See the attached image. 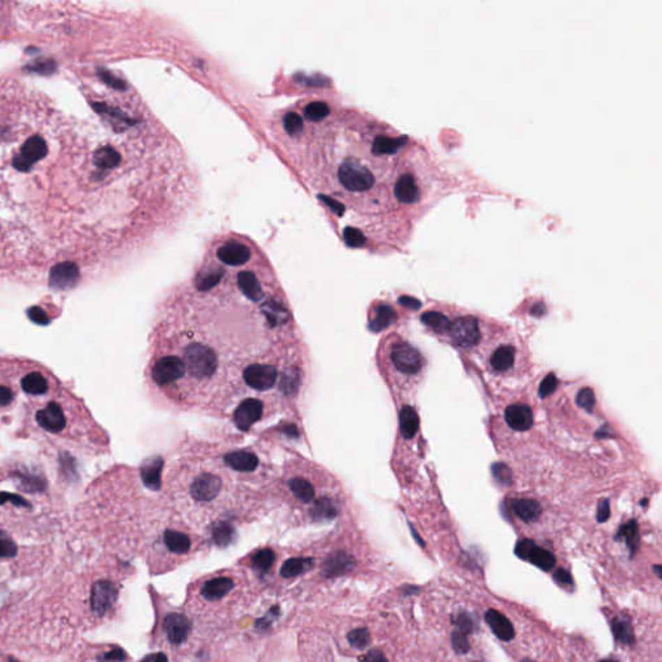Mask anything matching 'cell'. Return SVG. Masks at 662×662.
<instances>
[{"label": "cell", "instance_id": "6da1fadb", "mask_svg": "<svg viewBox=\"0 0 662 662\" xmlns=\"http://www.w3.org/2000/svg\"><path fill=\"white\" fill-rule=\"evenodd\" d=\"M51 95L27 73L0 77V266L50 269L53 287L121 237L140 163V122L110 75Z\"/></svg>", "mask_w": 662, "mask_h": 662}, {"label": "cell", "instance_id": "7a4b0ae2", "mask_svg": "<svg viewBox=\"0 0 662 662\" xmlns=\"http://www.w3.org/2000/svg\"><path fill=\"white\" fill-rule=\"evenodd\" d=\"M283 476V492L285 497L307 509L313 521H329L336 519L339 513V497L342 489L333 477L324 469L308 462L294 459L287 465Z\"/></svg>", "mask_w": 662, "mask_h": 662}, {"label": "cell", "instance_id": "3957f363", "mask_svg": "<svg viewBox=\"0 0 662 662\" xmlns=\"http://www.w3.org/2000/svg\"><path fill=\"white\" fill-rule=\"evenodd\" d=\"M615 648L598 662H661L660 615L618 610L610 618Z\"/></svg>", "mask_w": 662, "mask_h": 662}, {"label": "cell", "instance_id": "277c9868", "mask_svg": "<svg viewBox=\"0 0 662 662\" xmlns=\"http://www.w3.org/2000/svg\"><path fill=\"white\" fill-rule=\"evenodd\" d=\"M338 183L349 193H365L375 184V177L370 168L361 160L345 159L336 171Z\"/></svg>", "mask_w": 662, "mask_h": 662}, {"label": "cell", "instance_id": "5b68a950", "mask_svg": "<svg viewBox=\"0 0 662 662\" xmlns=\"http://www.w3.org/2000/svg\"><path fill=\"white\" fill-rule=\"evenodd\" d=\"M265 418V403L260 398L241 400L232 414V422L241 431H248Z\"/></svg>", "mask_w": 662, "mask_h": 662}, {"label": "cell", "instance_id": "8992f818", "mask_svg": "<svg viewBox=\"0 0 662 662\" xmlns=\"http://www.w3.org/2000/svg\"><path fill=\"white\" fill-rule=\"evenodd\" d=\"M391 360L398 371L414 375L423 366V357L413 345L404 342L396 343L391 349Z\"/></svg>", "mask_w": 662, "mask_h": 662}, {"label": "cell", "instance_id": "52a82bcc", "mask_svg": "<svg viewBox=\"0 0 662 662\" xmlns=\"http://www.w3.org/2000/svg\"><path fill=\"white\" fill-rule=\"evenodd\" d=\"M216 257L221 264L227 266H242L250 263L253 250L239 239H228L218 248Z\"/></svg>", "mask_w": 662, "mask_h": 662}, {"label": "cell", "instance_id": "ba28073f", "mask_svg": "<svg viewBox=\"0 0 662 662\" xmlns=\"http://www.w3.org/2000/svg\"><path fill=\"white\" fill-rule=\"evenodd\" d=\"M449 334L451 340L459 347H474L480 340V329L477 319L472 316L459 317L451 324Z\"/></svg>", "mask_w": 662, "mask_h": 662}, {"label": "cell", "instance_id": "9c48e42d", "mask_svg": "<svg viewBox=\"0 0 662 662\" xmlns=\"http://www.w3.org/2000/svg\"><path fill=\"white\" fill-rule=\"evenodd\" d=\"M516 552L519 557L529 560L543 571H550L557 564V559L548 550L534 545L530 539L520 541L516 546Z\"/></svg>", "mask_w": 662, "mask_h": 662}, {"label": "cell", "instance_id": "30bf717a", "mask_svg": "<svg viewBox=\"0 0 662 662\" xmlns=\"http://www.w3.org/2000/svg\"><path fill=\"white\" fill-rule=\"evenodd\" d=\"M38 424L48 432L59 433L66 427V415L61 405L56 401H51L42 407L36 415Z\"/></svg>", "mask_w": 662, "mask_h": 662}, {"label": "cell", "instance_id": "8fae6325", "mask_svg": "<svg viewBox=\"0 0 662 662\" xmlns=\"http://www.w3.org/2000/svg\"><path fill=\"white\" fill-rule=\"evenodd\" d=\"M118 590L109 581H98L93 585L91 592V608L96 615H105L116 601Z\"/></svg>", "mask_w": 662, "mask_h": 662}, {"label": "cell", "instance_id": "7c38bea8", "mask_svg": "<svg viewBox=\"0 0 662 662\" xmlns=\"http://www.w3.org/2000/svg\"><path fill=\"white\" fill-rule=\"evenodd\" d=\"M504 419L515 431H528L533 426V412L525 404H513L506 409Z\"/></svg>", "mask_w": 662, "mask_h": 662}, {"label": "cell", "instance_id": "4fadbf2b", "mask_svg": "<svg viewBox=\"0 0 662 662\" xmlns=\"http://www.w3.org/2000/svg\"><path fill=\"white\" fill-rule=\"evenodd\" d=\"M165 631L167 634L168 640L172 645H181L186 642V638L190 631V622L188 618L179 613H171L165 618Z\"/></svg>", "mask_w": 662, "mask_h": 662}, {"label": "cell", "instance_id": "5bb4252c", "mask_svg": "<svg viewBox=\"0 0 662 662\" xmlns=\"http://www.w3.org/2000/svg\"><path fill=\"white\" fill-rule=\"evenodd\" d=\"M395 197L398 202L413 204L421 198V189L412 174H404L395 183Z\"/></svg>", "mask_w": 662, "mask_h": 662}, {"label": "cell", "instance_id": "9a60e30c", "mask_svg": "<svg viewBox=\"0 0 662 662\" xmlns=\"http://www.w3.org/2000/svg\"><path fill=\"white\" fill-rule=\"evenodd\" d=\"M354 566V557L345 551H336L322 564V573L329 578L348 573Z\"/></svg>", "mask_w": 662, "mask_h": 662}, {"label": "cell", "instance_id": "2e32d148", "mask_svg": "<svg viewBox=\"0 0 662 662\" xmlns=\"http://www.w3.org/2000/svg\"><path fill=\"white\" fill-rule=\"evenodd\" d=\"M234 587V582L228 577H218L210 580L202 586L201 594L207 601H219Z\"/></svg>", "mask_w": 662, "mask_h": 662}, {"label": "cell", "instance_id": "e0dca14e", "mask_svg": "<svg viewBox=\"0 0 662 662\" xmlns=\"http://www.w3.org/2000/svg\"><path fill=\"white\" fill-rule=\"evenodd\" d=\"M21 386L29 395L38 396V395H45L48 392L50 380L47 379V377L40 371H30L21 380Z\"/></svg>", "mask_w": 662, "mask_h": 662}, {"label": "cell", "instance_id": "ac0fdd59", "mask_svg": "<svg viewBox=\"0 0 662 662\" xmlns=\"http://www.w3.org/2000/svg\"><path fill=\"white\" fill-rule=\"evenodd\" d=\"M511 506L515 515L525 522L539 520L542 513L541 504L534 499H516L512 502Z\"/></svg>", "mask_w": 662, "mask_h": 662}, {"label": "cell", "instance_id": "d6986e66", "mask_svg": "<svg viewBox=\"0 0 662 662\" xmlns=\"http://www.w3.org/2000/svg\"><path fill=\"white\" fill-rule=\"evenodd\" d=\"M419 430V416L414 407H403L400 412V431L405 439L414 437Z\"/></svg>", "mask_w": 662, "mask_h": 662}, {"label": "cell", "instance_id": "ffe728a7", "mask_svg": "<svg viewBox=\"0 0 662 662\" xmlns=\"http://www.w3.org/2000/svg\"><path fill=\"white\" fill-rule=\"evenodd\" d=\"M163 541L168 550L175 554H186L192 548L190 539L177 530H166L163 534Z\"/></svg>", "mask_w": 662, "mask_h": 662}, {"label": "cell", "instance_id": "44dd1931", "mask_svg": "<svg viewBox=\"0 0 662 662\" xmlns=\"http://www.w3.org/2000/svg\"><path fill=\"white\" fill-rule=\"evenodd\" d=\"M398 318L396 310L392 308L389 304H380L374 312V316L371 317L370 329L373 331H380L386 327L391 326Z\"/></svg>", "mask_w": 662, "mask_h": 662}, {"label": "cell", "instance_id": "7402d4cb", "mask_svg": "<svg viewBox=\"0 0 662 662\" xmlns=\"http://www.w3.org/2000/svg\"><path fill=\"white\" fill-rule=\"evenodd\" d=\"M617 539H624L626 543L627 550L630 552V559L634 557V555L640 545V536H639V529L636 525L635 521H629L625 525H622L618 530Z\"/></svg>", "mask_w": 662, "mask_h": 662}, {"label": "cell", "instance_id": "603a6c76", "mask_svg": "<svg viewBox=\"0 0 662 662\" xmlns=\"http://www.w3.org/2000/svg\"><path fill=\"white\" fill-rule=\"evenodd\" d=\"M315 560L312 557H292L285 562L281 568V576L285 578H292L312 569Z\"/></svg>", "mask_w": 662, "mask_h": 662}, {"label": "cell", "instance_id": "cb8c5ba5", "mask_svg": "<svg viewBox=\"0 0 662 662\" xmlns=\"http://www.w3.org/2000/svg\"><path fill=\"white\" fill-rule=\"evenodd\" d=\"M515 362V348L512 345H501L495 349V354L490 359V363L493 369L497 371H507L511 369Z\"/></svg>", "mask_w": 662, "mask_h": 662}, {"label": "cell", "instance_id": "d4e9b609", "mask_svg": "<svg viewBox=\"0 0 662 662\" xmlns=\"http://www.w3.org/2000/svg\"><path fill=\"white\" fill-rule=\"evenodd\" d=\"M404 144V137H391V136H378L373 142V153L377 156H389L393 154Z\"/></svg>", "mask_w": 662, "mask_h": 662}, {"label": "cell", "instance_id": "484cf974", "mask_svg": "<svg viewBox=\"0 0 662 662\" xmlns=\"http://www.w3.org/2000/svg\"><path fill=\"white\" fill-rule=\"evenodd\" d=\"M422 322L437 333H444L449 330V326H451V319L440 312H435V310H428L423 313Z\"/></svg>", "mask_w": 662, "mask_h": 662}, {"label": "cell", "instance_id": "4316f807", "mask_svg": "<svg viewBox=\"0 0 662 662\" xmlns=\"http://www.w3.org/2000/svg\"><path fill=\"white\" fill-rule=\"evenodd\" d=\"M212 537L218 546H228L234 537V529L228 522H218L212 528Z\"/></svg>", "mask_w": 662, "mask_h": 662}, {"label": "cell", "instance_id": "83f0119b", "mask_svg": "<svg viewBox=\"0 0 662 662\" xmlns=\"http://www.w3.org/2000/svg\"><path fill=\"white\" fill-rule=\"evenodd\" d=\"M329 114H330V109H329L326 103H324V101H315V103H310L304 107L306 119L309 122H313V123L324 121Z\"/></svg>", "mask_w": 662, "mask_h": 662}, {"label": "cell", "instance_id": "f1b7e54d", "mask_svg": "<svg viewBox=\"0 0 662 662\" xmlns=\"http://www.w3.org/2000/svg\"><path fill=\"white\" fill-rule=\"evenodd\" d=\"M274 559H276V555H274L273 550L263 548V550H259L257 552L254 554V557L251 559V563H253V566L255 568L256 571L266 572L273 565Z\"/></svg>", "mask_w": 662, "mask_h": 662}, {"label": "cell", "instance_id": "f546056e", "mask_svg": "<svg viewBox=\"0 0 662 662\" xmlns=\"http://www.w3.org/2000/svg\"><path fill=\"white\" fill-rule=\"evenodd\" d=\"M347 639H348V643L352 645L354 649H365L368 648V645H370V631L366 627L354 629L348 633Z\"/></svg>", "mask_w": 662, "mask_h": 662}, {"label": "cell", "instance_id": "4dcf8cb0", "mask_svg": "<svg viewBox=\"0 0 662 662\" xmlns=\"http://www.w3.org/2000/svg\"><path fill=\"white\" fill-rule=\"evenodd\" d=\"M283 127L290 136H298L304 131L303 118L298 113H287L283 118Z\"/></svg>", "mask_w": 662, "mask_h": 662}, {"label": "cell", "instance_id": "1f68e13d", "mask_svg": "<svg viewBox=\"0 0 662 662\" xmlns=\"http://www.w3.org/2000/svg\"><path fill=\"white\" fill-rule=\"evenodd\" d=\"M17 546L6 532H0V559L16 557Z\"/></svg>", "mask_w": 662, "mask_h": 662}, {"label": "cell", "instance_id": "d6a6232c", "mask_svg": "<svg viewBox=\"0 0 662 662\" xmlns=\"http://www.w3.org/2000/svg\"><path fill=\"white\" fill-rule=\"evenodd\" d=\"M343 237H345V243L349 248H361L366 242V239L362 234L361 230L352 228V227L345 228V232H343Z\"/></svg>", "mask_w": 662, "mask_h": 662}, {"label": "cell", "instance_id": "836d02e7", "mask_svg": "<svg viewBox=\"0 0 662 662\" xmlns=\"http://www.w3.org/2000/svg\"><path fill=\"white\" fill-rule=\"evenodd\" d=\"M492 471H493V476H495L498 484H501V486H511V469L507 467L506 465H504V463H495V465H493V467H492Z\"/></svg>", "mask_w": 662, "mask_h": 662}, {"label": "cell", "instance_id": "e575fe53", "mask_svg": "<svg viewBox=\"0 0 662 662\" xmlns=\"http://www.w3.org/2000/svg\"><path fill=\"white\" fill-rule=\"evenodd\" d=\"M577 404L580 407L587 410V412H592L594 407H595V395H594V391H592L590 387H583L578 393H577Z\"/></svg>", "mask_w": 662, "mask_h": 662}, {"label": "cell", "instance_id": "d590c367", "mask_svg": "<svg viewBox=\"0 0 662 662\" xmlns=\"http://www.w3.org/2000/svg\"><path fill=\"white\" fill-rule=\"evenodd\" d=\"M557 387V379L555 374L550 373L545 377V379L541 382L539 386V396L542 398H548L552 392H555Z\"/></svg>", "mask_w": 662, "mask_h": 662}, {"label": "cell", "instance_id": "8d00e7d4", "mask_svg": "<svg viewBox=\"0 0 662 662\" xmlns=\"http://www.w3.org/2000/svg\"><path fill=\"white\" fill-rule=\"evenodd\" d=\"M126 659H127V656L124 654L123 649H121V648H115L113 651L106 652V654L98 657V660L101 662H123Z\"/></svg>", "mask_w": 662, "mask_h": 662}, {"label": "cell", "instance_id": "74e56055", "mask_svg": "<svg viewBox=\"0 0 662 662\" xmlns=\"http://www.w3.org/2000/svg\"><path fill=\"white\" fill-rule=\"evenodd\" d=\"M278 615H280V610H278V607L272 608V610L268 612V615H266L265 617L257 619V622H256V629H259V630H265V629H268V627L272 625V622H273L274 619H276V617H277Z\"/></svg>", "mask_w": 662, "mask_h": 662}, {"label": "cell", "instance_id": "f35d334b", "mask_svg": "<svg viewBox=\"0 0 662 662\" xmlns=\"http://www.w3.org/2000/svg\"><path fill=\"white\" fill-rule=\"evenodd\" d=\"M363 662H389V657L378 648H373L363 656Z\"/></svg>", "mask_w": 662, "mask_h": 662}, {"label": "cell", "instance_id": "ab89813d", "mask_svg": "<svg viewBox=\"0 0 662 662\" xmlns=\"http://www.w3.org/2000/svg\"><path fill=\"white\" fill-rule=\"evenodd\" d=\"M610 502H608V499H604V501H601V504H599V506H598L596 519H598L599 522H604V521H607L608 519H610Z\"/></svg>", "mask_w": 662, "mask_h": 662}, {"label": "cell", "instance_id": "60d3db41", "mask_svg": "<svg viewBox=\"0 0 662 662\" xmlns=\"http://www.w3.org/2000/svg\"><path fill=\"white\" fill-rule=\"evenodd\" d=\"M12 400H13L12 389L7 387V386L0 384V407L9 405L12 403Z\"/></svg>", "mask_w": 662, "mask_h": 662}, {"label": "cell", "instance_id": "b9f144b4", "mask_svg": "<svg viewBox=\"0 0 662 662\" xmlns=\"http://www.w3.org/2000/svg\"><path fill=\"white\" fill-rule=\"evenodd\" d=\"M30 318H31L34 322H36V324H39V325H45V324H48V318H47V315H45L43 310H40V309H31V310H30Z\"/></svg>", "mask_w": 662, "mask_h": 662}, {"label": "cell", "instance_id": "7bdbcfd3", "mask_svg": "<svg viewBox=\"0 0 662 662\" xmlns=\"http://www.w3.org/2000/svg\"><path fill=\"white\" fill-rule=\"evenodd\" d=\"M398 303H400L401 306H404V307L410 309H419L421 308V306H422V303L418 301V299H415L413 296H407V295H405V296H401V298L398 299Z\"/></svg>", "mask_w": 662, "mask_h": 662}, {"label": "cell", "instance_id": "ee69618b", "mask_svg": "<svg viewBox=\"0 0 662 662\" xmlns=\"http://www.w3.org/2000/svg\"><path fill=\"white\" fill-rule=\"evenodd\" d=\"M144 662H168L167 657L163 654H157L148 657Z\"/></svg>", "mask_w": 662, "mask_h": 662}, {"label": "cell", "instance_id": "f6af8a7d", "mask_svg": "<svg viewBox=\"0 0 662 662\" xmlns=\"http://www.w3.org/2000/svg\"><path fill=\"white\" fill-rule=\"evenodd\" d=\"M545 312H546V309H545V307H543L542 304H536L534 308L532 310V313H533L534 316H537V317H541Z\"/></svg>", "mask_w": 662, "mask_h": 662}, {"label": "cell", "instance_id": "bcb514c9", "mask_svg": "<svg viewBox=\"0 0 662 662\" xmlns=\"http://www.w3.org/2000/svg\"><path fill=\"white\" fill-rule=\"evenodd\" d=\"M10 662H18V661H16V660H13V659H12V660H10Z\"/></svg>", "mask_w": 662, "mask_h": 662}]
</instances>
